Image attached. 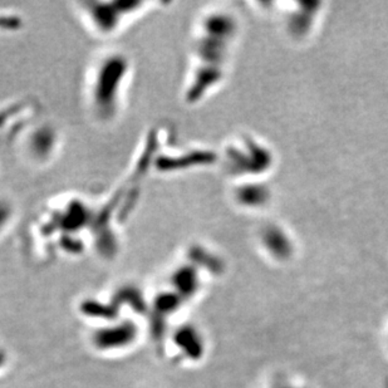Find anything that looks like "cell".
I'll use <instances>...</instances> for the list:
<instances>
[{"label": "cell", "mask_w": 388, "mask_h": 388, "mask_svg": "<svg viewBox=\"0 0 388 388\" xmlns=\"http://www.w3.org/2000/svg\"><path fill=\"white\" fill-rule=\"evenodd\" d=\"M8 218H9V209H8L7 204L0 201V229L6 225Z\"/></svg>", "instance_id": "6da1fadb"}]
</instances>
